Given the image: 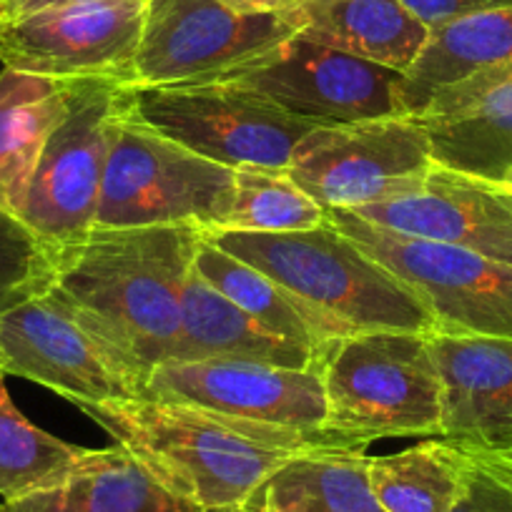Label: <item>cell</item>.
Instances as JSON below:
<instances>
[{
    "mask_svg": "<svg viewBox=\"0 0 512 512\" xmlns=\"http://www.w3.org/2000/svg\"><path fill=\"white\" fill-rule=\"evenodd\" d=\"M199 239L201 229L191 224L93 229L58 254L43 297L98 344L136 397L151 372L174 357Z\"/></svg>",
    "mask_w": 512,
    "mask_h": 512,
    "instance_id": "obj_1",
    "label": "cell"
},
{
    "mask_svg": "<svg viewBox=\"0 0 512 512\" xmlns=\"http://www.w3.org/2000/svg\"><path fill=\"white\" fill-rule=\"evenodd\" d=\"M78 407L171 495L204 512H244L256 490L294 455L364 452L329 432L289 430L149 397Z\"/></svg>",
    "mask_w": 512,
    "mask_h": 512,
    "instance_id": "obj_2",
    "label": "cell"
},
{
    "mask_svg": "<svg viewBox=\"0 0 512 512\" xmlns=\"http://www.w3.org/2000/svg\"><path fill=\"white\" fill-rule=\"evenodd\" d=\"M201 234L297 297L317 319L327 342L377 329L437 332L425 302L329 221L284 234L229 229Z\"/></svg>",
    "mask_w": 512,
    "mask_h": 512,
    "instance_id": "obj_3",
    "label": "cell"
},
{
    "mask_svg": "<svg viewBox=\"0 0 512 512\" xmlns=\"http://www.w3.org/2000/svg\"><path fill=\"white\" fill-rule=\"evenodd\" d=\"M324 432L354 450L390 437H440L442 382L430 334L359 332L317 354Z\"/></svg>",
    "mask_w": 512,
    "mask_h": 512,
    "instance_id": "obj_4",
    "label": "cell"
},
{
    "mask_svg": "<svg viewBox=\"0 0 512 512\" xmlns=\"http://www.w3.org/2000/svg\"><path fill=\"white\" fill-rule=\"evenodd\" d=\"M234 199V169L214 164L121 111L111 123L96 229L191 224L221 229Z\"/></svg>",
    "mask_w": 512,
    "mask_h": 512,
    "instance_id": "obj_5",
    "label": "cell"
},
{
    "mask_svg": "<svg viewBox=\"0 0 512 512\" xmlns=\"http://www.w3.org/2000/svg\"><path fill=\"white\" fill-rule=\"evenodd\" d=\"M121 111L226 169H287L299 141L317 128L224 81L123 83Z\"/></svg>",
    "mask_w": 512,
    "mask_h": 512,
    "instance_id": "obj_6",
    "label": "cell"
},
{
    "mask_svg": "<svg viewBox=\"0 0 512 512\" xmlns=\"http://www.w3.org/2000/svg\"><path fill=\"white\" fill-rule=\"evenodd\" d=\"M327 221L425 302L440 334L512 339V264L387 231L329 209Z\"/></svg>",
    "mask_w": 512,
    "mask_h": 512,
    "instance_id": "obj_7",
    "label": "cell"
},
{
    "mask_svg": "<svg viewBox=\"0 0 512 512\" xmlns=\"http://www.w3.org/2000/svg\"><path fill=\"white\" fill-rule=\"evenodd\" d=\"M121 86L116 78H73L66 113L33 171L18 219L56 254L96 229Z\"/></svg>",
    "mask_w": 512,
    "mask_h": 512,
    "instance_id": "obj_8",
    "label": "cell"
},
{
    "mask_svg": "<svg viewBox=\"0 0 512 512\" xmlns=\"http://www.w3.org/2000/svg\"><path fill=\"white\" fill-rule=\"evenodd\" d=\"M219 81L317 128L405 116L397 93L400 71L319 46L302 36L289 38Z\"/></svg>",
    "mask_w": 512,
    "mask_h": 512,
    "instance_id": "obj_9",
    "label": "cell"
},
{
    "mask_svg": "<svg viewBox=\"0 0 512 512\" xmlns=\"http://www.w3.org/2000/svg\"><path fill=\"white\" fill-rule=\"evenodd\" d=\"M430 166L425 128L412 116H387L314 128L294 149L287 174L324 211H354L407 194Z\"/></svg>",
    "mask_w": 512,
    "mask_h": 512,
    "instance_id": "obj_10",
    "label": "cell"
},
{
    "mask_svg": "<svg viewBox=\"0 0 512 512\" xmlns=\"http://www.w3.org/2000/svg\"><path fill=\"white\" fill-rule=\"evenodd\" d=\"M297 36L292 13H236L221 0H149L131 83L219 81Z\"/></svg>",
    "mask_w": 512,
    "mask_h": 512,
    "instance_id": "obj_11",
    "label": "cell"
},
{
    "mask_svg": "<svg viewBox=\"0 0 512 512\" xmlns=\"http://www.w3.org/2000/svg\"><path fill=\"white\" fill-rule=\"evenodd\" d=\"M144 0L51 8L0 26V61L13 71L131 83L144 31Z\"/></svg>",
    "mask_w": 512,
    "mask_h": 512,
    "instance_id": "obj_12",
    "label": "cell"
},
{
    "mask_svg": "<svg viewBox=\"0 0 512 512\" xmlns=\"http://www.w3.org/2000/svg\"><path fill=\"white\" fill-rule=\"evenodd\" d=\"M141 397L302 432H324L327 420L317 367L287 369L239 359H169L151 372Z\"/></svg>",
    "mask_w": 512,
    "mask_h": 512,
    "instance_id": "obj_13",
    "label": "cell"
},
{
    "mask_svg": "<svg viewBox=\"0 0 512 512\" xmlns=\"http://www.w3.org/2000/svg\"><path fill=\"white\" fill-rule=\"evenodd\" d=\"M352 214L387 231L512 264V191L500 181L432 164L412 191Z\"/></svg>",
    "mask_w": 512,
    "mask_h": 512,
    "instance_id": "obj_14",
    "label": "cell"
},
{
    "mask_svg": "<svg viewBox=\"0 0 512 512\" xmlns=\"http://www.w3.org/2000/svg\"><path fill=\"white\" fill-rule=\"evenodd\" d=\"M0 372L43 384L76 405L136 397L98 344L48 297L0 312Z\"/></svg>",
    "mask_w": 512,
    "mask_h": 512,
    "instance_id": "obj_15",
    "label": "cell"
},
{
    "mask_svg": "<svg viewBox=\"0 0 512 512\" xmlns=\"http://www.w3.org/2000/svg\"><path fill=\"white\" fill-rule=\"evenodd\" d=\"M442 382L440 437L482 452L512 450V339L430 334Z\"/></svg>",
    "mask_w": 512,
    "mask_h": 512,
    "instance_id": "obj_16",
    "label": "cell"
},
{
    "mask_svg": "<svg viewBox=\"0 0 512 512\" xmlns=\"http://www.w3.org/2000/svg\"><path fill=\"white\" fill-rule=\"evenodd\" d=\"M432 164L502 181L512 171V66L437 93L420 116Z\"/></svg>",
    "mask_w": 512,
    "mask_h": 512,
    "instance_id": "obj_17",
    "label": "cell"
},
{
    "mask_svg": "<svg viewBox=\"0 0 512 512\" xmlns=\"http://www.w3.org/2000/svg\"><path fill=\"white\" fill-rule=\"evenodd\" d=\"M0 512H204L171 495L121 445L88 450L56 485L0 505Z\"/></svg>",
    "mask_w": 512,
    "mask_h": 512,
    "instance_id": "obj_18",
    "label": "cell"
},
{
    "mask_svg": "<svg viewBox=\"0 0 512 512\" xmlns=\"http://www.w3.org/2000/svg\"><path fill=\"white\" fill-rule=\"evenodd\" d=\"M502 66H512V6L440 23L402 73V113L420 116L437 93Z\"/></svg>",
    "mask_w": 512,
    "mask_h": 512,
    "instance_id": "obj_19",
    "label": "cell"
},
{
    "mask_svg": "<svg viewBox=\"0 0 512 512\" xmlns=\"http://www.w3.org/2000/svg\"><path fill=\"white\" fill-rule=\"evenodd\" d=\"M171 359H239L272 367L312 369L317 364V352L269 332L191 267L181 294L179 342Z\"/></svg>",
    "mask_w": 512,
    "mask_h": 512,
    "instance_id": "obj_20",
    "label": "cell"
},
{
    "mask_svg": "<svg viewBox=\"0 0 512 512\" xmlns=\"http://www.w3.org/2000/svg\"><path fill=\"white\" fill-rule=\"evenodd\" d=\"M289 13L297 36L400 73L412 66L430 33L397 0H302Z\"/></svg>",
    "mask_w": 512,
    "mask_h": 512,
    "instance_id": "obj_21",
    "label": "cell"
},
{
    "mask_svg": "<svg viewBox=\"0 0 512 512\" xmlns=\"http://www.w3.org/2000/svg\"><path fill=\"white\" fill-rule=\"evenodd\" d=\"M71 81L0 71V209L18 216L48 136L61 123Z\"/></svg>",
    "mask_w": 512,
    "mask_h": 512,
    "instance_id": "obj_22",
    "label": "cell"
},
{
    "mask_svg": "<svg viewBox=\"0 0 512 512\" xmlns=\"http://www.w3.org/2000/svg\"><path fill=\"white\" fill-rule=\"evenodd\" d=\"M367 452H302L264 482L244 512H387L374 497Z\"/></svg>",
    "mask_w": 512,
    "mask_h": 512,
    "instance_id": "obj_23",
    "label": "cell"
},
{
    "mask_svg": "<svg viewBox=\"0 0 512 512\" xmlns=\"http://www.w3.org/2000/svg\"><path fill=\"white\" fill-rule=\"evenodd\" d=\"M369 485L387 512H450L465 492L462 452L445 440L420 442L367 460Z\"/></svg>",
    "mask_w": 512,
    "mask_h": 512,
    "instance_id": "obj_24",
    "label": "cell"
},
{
    "mask_svg": "<svg viewBox=\"0 0 512 512\" xmlns=\"http://www.w3.org/2000/svg\"><path fill=\"white\" fill-rule=\"evenodd\" d=\"M194 272L269 332L304 344L317 354L324 344H329L317 319L297 297H292L287 289L279 287L256 267L211 244L204 234L196 246Z\"/></svg>",
    "mask_w": 512,
    "mask_h": 512,
    "instance_id": "obj_25",
    "label": "cell"
},
{
    "mask_svg": "<svg viewBox=\"0 0 512 512\" xmlns=\"http://www.w3.org/2000/svg\"><path fill=\"white\" fill-rule=\"evenodd\" d=\"M86 455V447L68 445L28 422L0 372V505L56 485Z\"/></svg>",
    "mask_w": 512,
    "mask_h": 512,
    "instance_id": "obj_26",
    "label": "cell"
},
{
    "mask_svg": "<svg viewBox=\"0 0 512 512\" xmlns=\"http://www.w3.org/2000/svg\"><path fill=\"white\" fill-rule=\"evenodd\" d=\"M327 211L287 174V169L244 164L234 169V199L221 229L229 231H284L317 229Z\"/></svg>",
    "mask_w": 512,
    "mask_h": 512,
    "instance_id": "obj_27",
    "label": "cell"
},
{
    "mask_svg": "<svg viewBox=\"0 0 512 512\" xmlns=\"http://www.w3.org/2000/svg\"><path fill=\"white\" fill-rule=\"evenodd\" d=\"M58 254L18 216L0 209V312L43 297L56 277Z\"/></svg>",
    "mask_w": 512,
    "mask_h": 512,
    "instance_id": "obj_28",
    "label": "cell"
},
{
    "mask_svg": "<svg viewBox=\"0 0 512 512\" xmlns=\"http://www.w3.org/2000/svg\"><path fill=\"white\" fill-rule=\"evenodd\" d=\"M457 450L465 457L467 482L450 512H512V450Z\"/></svg>",
    "mask_w": 512,
    "mask_h": 512,
    "instance_id": "obj_29",
    "label": "cell"
},
{
    "mask_svg": "<svg viewBox=\"0 0 512 512\" xmlns=\"http://www.w3.org/2000/svg\"><path fill=\"white\" fill-rule=\"evenodd\" d=\"M397 3H402L427 28H435L440 23L455 21V18L470 16L477 11L512 6V0H397Z\"/></svg>",
    "mask_w": 512,
    "mask_h": 512,
    "instance_id": "obj_30",
    "label": "cell"
},
{
    "mask_svg": "<svg viewBox=\"0 0 512 512\" xmlns=\"http://www.w3.org/2000/svg\"><path fill=\"white\" fill-rule=\"evenodd\" d=\"M86 3H108V0H0V26L33 16V13L51 11V8L86 6ZM149 3V0H144Z\"/></svg>",
    "mask_w": 512,
    "mask_h": 512,
    "instance_id": "obj_31",
    "label": "cell"
},
{
    "mask_svg": "<svg viewBox=\"0 0 512 512\" xmlns=\"http://www.w3.org/2000/svg\"><path fill=\"white\" fill-rule=\"evenodd\" d=\"M226 8L236 13H289L302 0H221Z\"/></svg>",
    "mask_w": 512,
    "mask_h": 512,
    "instance_id": "obj_32",
    "label": "cell"
},
{
    "mask_svg": "<svg viewBox=\"0 0 512 512\" xmlns=\"http://www.w3.org/2000/svg\"><path fill=\"white\" fill-rule=\"evenodd\" d=\"M500 184H505V186H507V189H510V191H512V171H510V174H507V176H505V179H502V181H500Z\"/></svg>",
    "mask_w": 512,
    "mask_h": 512,
    "instance_id": "obj_33",
    "label": "cell"
}]
</instances>
